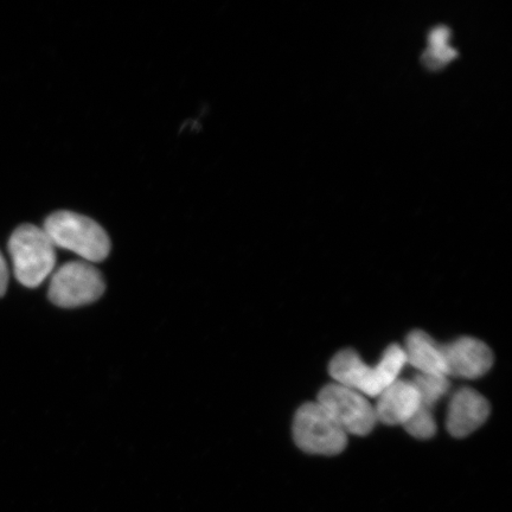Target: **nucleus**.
Listing matches in <instances>:
<instances>
[{"label": "nucleus", "instance_id": "obj_1", "mask_svg": "<svg viewBox=\"0 0 512 512\" xmlns=\"http://www.w3.org/2000/svg\"><path fill=\"white\" fill-rule=\"evenodd\" d=\"M407 363L405 350L398 344L390 345L384 351L382 360L376 367H369L357 352L351 349L339 351L332 358L329 373L341 386L376 398L399 379L403 366Z\"/></svg>", "mask_w": 512, "mask_h": 512}, {"label": "nucleus", "instance_id": "obj_2", "mask_svg": "<svg viewBox=\"0 0 512 512\" xmlns=\"http://www.w3.org/2000/svg\"><path fill=\"white\" fill-rule=\"evenodd\" d=\"M43 229L55 247L78 254L89 264L104 261L110 254L111 241L104 228L87 216L57 211L44 222Z\"/></svg>", "mask_w": 512, "mask_h": 512}, {"label": "nucleus", "instance_id": "obj_13", "mask_svg": "<svg viewBox=\"0 0 512 512\" xmlns=\"http://www.w3.org/2000/svg\"><path fill=\"white\" fill-rule=\"evenodd\" d=\"M9 284L8 264L2 253H0V297H3Z\"/></svg>", "mask_w": 512, "mask_h": 512}, {"label": "nucleus", "instance_id": "obj_5", "mask_svg": "<svg viewBox=\"0 0 512 512\" xmlns=\"http://www.w3.org/2000/svg\"><path fill=\"white\" fill-rule=\"evenodd\" d=\"M101 273L86 261H73L63 265L54 274L49 287V298L64 309H74L94 303L105 292Z\"/></svg>", "mask_w": 512, "mask_h": 512}, {"label": "nucleus", "instance_id": "obj_9", "mask_svg": "<svg viewBox=\"0 0 512 512\" xmlns=\"http://www.w3.org/2000/svg\"><path fill=\"white\" fill-rule=\"evenodd\" d=\"M377 398L376 420L386 425H405L420 406V394L412 381L398 379Z\"/></svg>", "mask_w": 512, "mask_h": 512}, {"label": "nucleus", "instance_id": "obj_3", "mask_svg": "<svg viewBox=\"0 0 512 512\" xmlns=\"http://www.w3.org/2000/svg\"><path fill=\"white\" fill-rule=\"evenodd\" d=\"M54 243L34 224H23L12 234L9 251L16 279L24 286H40L56 265Z\"/></svg>", "mask_w": 512, "mask_h": 512}, {"label": "nucleus", "instance_id": "obj_4", "mask_svg": "<svg viewBox=\"0 0 512 512\" xmlns=\"http://www.w3.org/2000/svg\"><path fill=\"white\" fill-rule=\"evenodd\" d=\"M294 441L307 453L336 456L348 444V434L318 402L305 403L293 422Z\"/></svg>", "mask_w": 512, "mask_h": 512}, {"label": "nucleus", "instance_id": "obj_6", "mask_svg": "<svg viewBox=\"0 0 512 512\" xmlns=\"http://www.w3.org/2000/svg\"><path fill=\"white\" fill-rule=\"evenodd\" d=\"M345 433L369 434L376 424L375 409L364 395L341 384H329L320 390L318 401Z\"/></svg>", "mask_w": 512, "mask_h": 512}, {"label": "nucleus", "instance_id": "obj_8", "mask_svg": "<svg viewBox=\"0 0 512 512\" xmlns=\"http://www.w3.org/2000/svg\"><path fill=\"white\" fill-rule=\"evenodd\" d=\"M490 405L488 400L475 389H459L448 407L446 426L456 438H464L478 430L488 420Z\"/></svg>", "mask_w": 512, "mask_h": 512}, {"label": "nucleus", "instance_id": "obj_11", "mask_svg": "<svg viewBox=\"0 0 512 512\" xmlns=\"http://www.w3.org/2000/svg\"><path fill=\"white\" fill-rule=\"evenodd\" d=\"M412 382L420 394V403L433 408L435 403L450 389V381L444 375L421 374L414 376Z\"/></svg>", "mask_w": 512, "mask_h": 512}, {"label": "nucleus", "instance_id": "obj_7", "mask_svg": "<svg viewBox=\"0 0 512 512\" xmlns=\"http://www.w3.org/2000/svg\"><path fill=\"white\" fill-rule=\"evenodd\" d=\"M447 376L478 379L494 364L491 349L476 338L463 337L447 345H440Z\"/></svg>", "mask_w": 512, "mask_h": 512}, {"label": "nucleus", "instance_id": "obj_10", "mask_svg": "<svg viewBox=\"0 0 512 512\" xmlns=\"http://www.w3.org/2000/svg\"><path fill=\"white\" fill-rule=\"evenodd\" d=\"M406 360L421 374L444 375L446 367L440 345L424 331L411 332L406 339Z\"/></svg>", "mask_w": 512, "mask_h": 512}, {"label": "nucleus", "instance_id": "obj_12", "mask_svg": "<svg viewBox=\"0 0 512 512\" xmlns=\"http://www.w3.org/2000/svg\"><path fill=\"white\" fill-rule=\"evenodd\" d=\"M403 427L412 437L418 439H430L437 433V424H435L432 409L421 405V403L412 418Z\"/></svg>", "mask_w": 512, "mask_h": 512}]
</instances>
